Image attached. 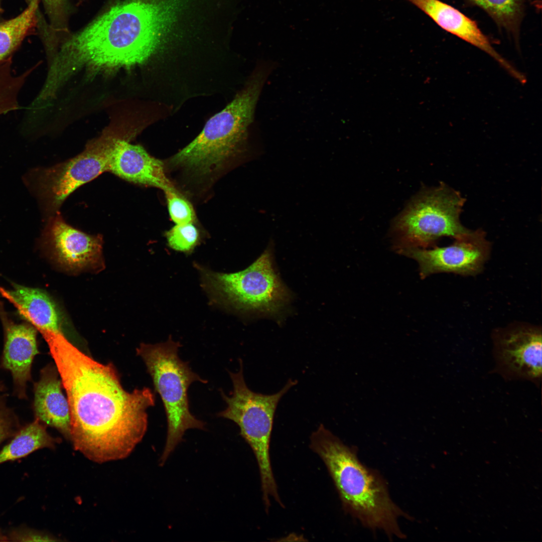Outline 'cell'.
I'll return each instance as SVG.
<instances>
[{
  "label": "cell",
  "instance_id": "cell-25",
  "mask_svg": "<svg viewBox=\"0 0 542 542\" xmlns=\"http://www.w3.org/2000/svg\"><path fill=\"white\" fill-rule=\"evenodd\" d=\"M13 541H48L58 540L55 537L29 528H19L11 531L5 537Z\"/></svg>",
  "mask_w": 542,
  "mask_h": 542
},
{
  "label": "cell",
  "instance_id": "cell-7",
  "mask_svg": "<svg viewBox=\"0 0 542 542\" xmlns=\"http://www.w3.org/2000/svg\"><path fill=\"white\" fill-rule=\"evenodd\" d=\"M237 372L229 371L233 390L229 395L221 391L227 404L217 416L230 420L238 425L240 434L251 447L256 459L260 476L262 498L265 505L270 504V497L281 501L278 492L270 464L269 445L275 411L282 396L297 380L290 379L278 392L263 394L255 392L247 386L243 374V363L239 359Z\"/></svg>",
  "mask_w": 542,
  "mask_h": 542
},
{
  "label": "cell",
  "instance_id": "cell-5",
  "mask_svg": "<svg viewBox=\"0 0 542 542\" xmlns=\"http://www.w3.org/2000/svg\"><path fill=\"white\" fill-rule=\"evenodd\" d=\"M181 346L180 342L170 336L165 342L142 343L137 349L162 400L167 417V436L160 460L161 466L182 441L187 430L205 429V423L190 411L188 391L193 382L206 383L207 381L193 372L188 362L180 358L178 351Z\"/></svg>",
  "mask_w": 542,
  "mask_h": 542
},
{
  "label": "cell",
  "instance_id": "cell-19",
  "mask_svg": "<svg viewBox=\"0 0 542 542\" xmlns=\"http://www.w3.org/2000/svg\"><path fill=\"white\" fill-rule=\"evenodd\" d=\"M485 11L498 27L518 41L524 15L523 0H464Z\"/></svg>",
  "mask_w": 542,
  "mask_h": 542
},
{
  "label": "cell",
  "instance_id": "cell-13",
  "mask_svg": "<svg viewBox=\"0 0 542 542\" xmlns=\"http://www.w3.org/2000/svg\"><path fill=\"white\" fill-rule=\"evenodd\" d=\"M108 171L134 184L163 191L175 188L165 174L163 163L140 145L124 139L115 142L110 153Z\"/></svg>",
  "mask_w": 542,
  "mask_h": 542
},
{
  "label": "cell",
  "instance_id": "cell-9",
  "mask_svg": "<svg viewBox=\"0 0 542 542\" xmlns=\"http://www.w3.org/2000/svg\"><path fill=\"white\" fill-rule=\"evenodd\" d=\"M118 139L101 138L77 156L38 172V194L49 214L57 213L65 199L79 187L108 171L110 153Z\"/></svg>",
  "mask_w": 542,
  "mask_h": 542
},
{
  "label": "cell",
  "instance_id": "cell-10",
  "mask_svg": "<svg viewBox=\"0 0 542 542\" xmlns=\"http://www.w3.org/2000/svg\"><path fill=\"white\" fill-rule=\"evenodd\" d=\"M455 239L452 244L445 247L431 249L405 247L399 249V252L418 262L422 279L440 273L473 275L480 272L490 250L485 233L480 229L470 230Z\"/></svg>",
  "mask_w": 542,
  "mask_h": 542
},
{
  "label": "cell",
  "instance_id": "cell-18",
  "mask_svg": "<svg viewBox=\"0 0 542 542\" xmlns=\"http://www.w3.org/2000/svg\"><path fill=\"white\" fill-rule=\"evenodd\" d=\"M0 450V464L25 457L39 449H54L60 440L50 435L38 419L20 429Z\"/></svg>",
  "mask_w": 542,
  "mask_h": 542
},
{
  "label": "cell",
  "instance_id": "cell-23",
  "mask_svg": "<svg viewBox=\"0 0 542 542\" xmlns=\"http://www.w3.org/2000/svg\"><path fill=\"white\" fill-rule=\"evenodd\" d=\"M51 28L56 32H67V0H42Z\"/></svg>",
  "mask_w": 542,
  "mask_h": 542
},
{
  "label": "cell",
  "instance_id": "cell-4",
  "mask_svg": "<svg viewBox=\"0 0 542 542\" xmlns=\"http://www.w3.org/2000/svg\"><path fill=\"white\" fill-rule=\"evenodd\" d=\"M272 68L270 64H257L244 88L207 121L194 140L172 157V165L198 175H206L239 153L246 141L256 103Z\"/></svg>",
  "mask_w": 542,
  "mask_h": 542
},
{
  "label": "cell",
  "instance_id": "cell-14",
  "mask_svg": "<svg viewBox=\"0 0 542 542\" xmlns=\"http://www.w3.org/2000/svg\"><path fill=\"white\" fill-rule=\"evenodd\" d=\"M5 343L1 365L11 372L16 395L26 397V385L30 380L33 359L39 353L37 329L32 325L17 324L1 316Z\"/></svg>",
  "mask_w": 542,
  "mask_h": 542
},
{
  "label": "cell",
  "instance_id": "cell-1",
  "mask_svg": "<svg viewBox=\"0 0 542 542\" xmlns=\"http://www.w3.org/2000/svg\"><path fill=\"white\" fill-rule=\"evenodd\" d=\"M46 341L66 391L74 449L99 463L127 457L147 431L154 393L148 387L126 391L111 364L96 361L63 335Z\"/></svg>",
  "mask_w": 542,
  "mask_h": 542
},
{
  "label": "cell",
  "instance_id": "cell-16",
  "mask_svg": "<svg viewBox=\"0 0 542 542\" xmlns=\"http://www.w3.org/2000/svg\"><path fill=\"white\" fill-rule=\"evenodd\" d=\"M58 373L57 367L52 365L41 371L40 378L34 384L33 408L36 419L70 439L69 404L62 391Z\"/></svg>",
  "mask_w": 542,
  "mask_h": 542
},
{
  "label": "cell",
  "instance_id": "cell-11",
  "mask_svg": "<svg viewBox=\"0 0 542 542\" xmlns=\"http://www.w3.org/2000/svg\"><path fill=\"white\" fill-rule=\"evenodd\" d=\"M541 331L537 327L516 326L494 338L498 368L506 377L539 381L541 375Z\"/></svg>",
  "mask_w": 542,
  "mask_h": 542
},
{
  "label": "cell",
  "instance_id": "cell-17",
  "mask_svg": "<svg viewBox=\"0 0 542 542\" xmlns=\"http://www.w3.org/2000/svg\"><path fill=\"white\" fill-rule=\"evenodd\" d=\"M0 294L43 335L49 333L63 335L60 312L54 301L44 291L14 284L8 290L0 287Z\"/></svg>",
  "mask_w": 542,
  "mask_h": 542
},
{
  "label": "cell",
  "instance_id": "cell-24",
  "mask_svg": "<svg viewBox=\"0 0 542 542\" xmlns=\"http://www.w3.org/2000/svg\"><path fill=\"white\" fill-rule=\"evenodd\" d=\"M20 429L17 418L6 405L5 396H0V444L14 436Z\"/></svg>",
  "mask_w": 542,
  "mask_h": 542
},
{
  "label": "cell",
  "instance_id": "cell-27",
  "mask_svg": "<svg viewBox=\"0 0 542 542\" xmlns=\"http://www.w3.org/2000/svg\"><path fill=\"white\" fill-rule=\"evenodd\" d=\"M25 1H26V2L27 3V4H29V3H30L31 2H32V1H33V0H25Z\"/></svg>",
  "mask_w": 542,
  "mask_h": 542
},
{
  "label": "cell",
  "instance_id": "cell-15",
  "mask_svg": "<svg viewBox=\"0 0 542 542\" xmlns=\"http://www.w3.org/2000/svg\"><path fill=\"white\" fill-rule=\"evenodd\" d=\"M430 17L445 31L484 51L515 78L520 73L513 68L492 46L477 23L459 10L439 0H407Z\"/></svg>",
  "mask_w": 542,
  "mask_h": 542
},
{
  "label": "cell",
  "instance_id": "cell-20",
  "mask_svg": "<svg viewBox=\"0 0 542 542\" xmlns=\"http://www.w3.org/2000/svg\"><path fill=\"white\" fill-rule=\"evenodd\" d=\"M38 0L16 17L0 24V62L8 58L37 22Z\"/></svg>",
  "mask_w": 542,
  "mask_h": 542
},
{
  "label": "cell",
  "instance_id": "cell-12",
  "mask_svg": "<svg viewBox=\"0 0 542 542\" xmlns=\"http://www.w3.org/2000/svg\"><path fill=\"white\" fill-rule=\"evenodd\" d=\"M45 239L53 258L64 269L76 272L100 264V235H89L73 227L59 213L50 218Z\"/></svg>",
  "mask_w": 542,
  "mask_h": 542
},
{
  "label": "cell",
  "instance_id": "cell-22",
  "mask_svg": "<svg viewBox=\"0 0 542 542\" xmlns=\"http://www.w3.org/2000/svg\"><path fill=\"white\" fill-rule=\"evenodd\" d=\"M164 191L172 220L176 224L193 223L196 216L190 203L175 188Z\"/></svg>",
  "mask_w": 542,
  "mask_h": 542
},
{
  "label": "cell",
  "instance_id": "cell-6",
  "mask_svg": "<svg viewBox=\"0 0 542 542\" xmlns=\"http://www.w3.org/2000/svg\"><path fill=\"white\" fill-rule=\"evenodd\" d=\"M194 265L210 302L224 309L274 315L290 300L289 290L274 268L269 248L246 268L236 273H219Z\"/></svg>",
  "mask_w": 542,
  "mask_h": 542
},
{
  "label": "cell",
  "instance_id": "cell-3",
  "mask_svg": "<svg viewBox=\"0 0 542 542\" xmlns=\"http://www.w3.org/2000/svg\"><path fill=\"white\" fill-rule=\"evenodd\" d=\"M311 449L325 464L344 509L365 527L402 538L398 519L409 518L391 500L383 480L359 460L355 451L321 424L310 437Z\"/></svg>",
  "mask_w": 542,
  "mask_h": 542
},
{
  "label": "cell",
  "instance_id": "cell-21",
  "mask_svg": "<svg viewBox=\"0 0 542 542\" xmlns=\"http://www.w3.org/2000/svg\"><path fill=\"white\" fill-rule=\"evenodd\" d=\"M171 249L189 255L200 243L201 236L193 223L176 224L165 233Z\"/></svg>",
  "mask_w": 542,
  "mask_h": 542
},
{
  "label": "cell",
  "instance_id": "cell-26",
  "mask_svg": "<svg viewBox=\"0 0 542 542\" xmlns=\"http://www.w3.org/2000/svg\"><path fill=\"white\" fill-rule=\"evenodd\" d=\"M5 390V386L3 384L0 382V391H3Z\"/></svg>",
  "mask_w": 542,
  "mask_h": 542
},
{
  "label": "cell",
  "instance_id": "cell-8",
  "mask_svg": "<svg viewBox=\"0 0 542 542\" xmlns=\"http://www.w3.org/2000/svg\"><path fill=\"white\" fill-rule=\"evenodd\" d=\"M465 202L443 183L420 193L394 221L395 231L406 244L402 248L426 247L441 237L456 238L468 232L459 218Z\"/></svg>",
  "mask_w": 542,
  "mask_h": 542
},
{
  "label": "cell",
  "instance_id": "cell-2",
  "mask_svg": "<svg viewBox=\"0 0 542 542\" xmlns=\"http://www.w3.org/2000/svg\"><path fill=\"white\" fill-rule=\"evenodd\" d=\"M173 3L124 0L112 6L61 45L48 75L62 85L77 70L130 68L147 61L160 47L174 20Z\"/></svg>",
  "mask_w": 542,
  "mask_h": 542
}]
</instances>
